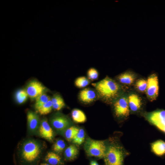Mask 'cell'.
I'll list each match as a JSON object with an SVG mask.
<instances>
[{
    "mask_svg": "<svg viewBox=\"0 0 165 165\" xmlns=\"http://www.w3.org/2000/svg\"><path fill=\"white\" fill-rule=\"evenodd\" d=\"M43 145L37 140L29 139L22 144L19 157L22 165H35L39 160L43 151Z\"/></svg>",
    "mask_w": 165,
    "mask_h": 165,
    "instance_id": "obj_1",
    "label": "cell"
},
{
    "mask_svg": "<svg viewBox=\"0 0 165 165\" xmlns=\"http://www.w3.org/2000/svg\"><path fill=\"white\" fill-rule=\"evenodd\" d=\"M92 85L96 90L98 96L103 100L111 102L118 98L120 93L119 85L114 80L106 77Z\"/></svg>",
    "mask_w": 165,
    "mask_h": 165,
    "instance_id": "obj_2",
    "label": "cell"
},
{
    "mask_svg": "<svg viewBox=\"0 0 165 165\" xmlns=\"http://www.w3.org/2000/svg\"><path fill=\"white\" fill-rule=\"evenodd\" d=\"M113 141L107 145L104 158L105 164L123 165L124 159L127 153L122 146Z\"/></svg>",
    "mask_w": 165,
    "mask_h": 165,
    "instance_id": "obj_3",
    "label": "cell"
},
{
    "mask_svg": "<svg viewBox=\"0 0 165 165\" xmlns=\"http://www.w3.org/2000/svg\"><path fill=\"white\" fill-rule=\"evenodd\" d=\"M107 148V145L104 141L90 138L87 139L84 145V150L88 156L99 158H104Z\"/></svg>",
    "mask_w": 165,
    "mask_h": 165,
    "instance_id": "obj_4",
    "label": "cell"
},
{
    "mask_svg": "<svg viewBox=\"0 0 165 165\" xmlns=\"http://www.w3.org/2000/svg\"><path fill=\"white\" fill-rule=\"evenodd\" d=\"M52 127L59 133H62L69 127L72 126V123L69 118L65 115L57 113L50 119Z\"/></svg>",
    "mask_w": 165,
    "mask_h": 165,
    "instance_id": "obj_5",
    "label": "cell"
},
{
    "mask_svg": "<svg viewBox=\"0 0 165 165\" xmlns=\"http://www.w3.org/2000/svg\"><path fill=\"white\" fill-rule=\"evenodd\" d=\"M115 113L118 117H127L129 114L130 110L128 100L123 97L117 98L114 104Z\"/></svg>",
    "mask_w": 165,
    "mask_h": 165,
    "instance_id": "obj_6",
    "label": "cell"
},
{
    "mask_svg": "<svg viewBox=\"0 0 165 165\" xmlns=\"http://www.w3.org/2000/svg\"><path fill=\"white\" fill-rule=\"evenodd\" d=\"M147 81V86L146 90L147 95L151 101H153L157 97L159 92L158 79L156 74L150 75Z\"/></svg>",
    "mask_w": 165,
    "mask_h": 165,
    "instance_id": "obj_7",
    "label": "cell"
},
{
    "mask_svg": "<svg viewBox=\"0 0 165 165\" xmlns=\"http://www.w3.org/2000/svg\"><path fill=\"white\" fill-rule=\"evenodd\" d=\"M148 120L163 132L165 129V110H159L148 114Z\"/></svg>",
    "mask_w": 165,
    "mask_h": 165,
    "instance_id": "obj_8",
    "label": "cell"
},
{
    "mask_svg": "<svg viewBox=\"0 0 165 165\" xmlns=\"http://www.w3.org/2000/svg\"><path fill=\"white\" fill-rule=\"evenodd\" d=\"M45 89V87L41 83L34 80L28 83L25 90L29 97L31 99H36L43 93Z\"/></svg>",
    "mask_w": 165,
    "mask_h": 165,
    "instance_id": "obj_9",
    "label": "cell"
},
{
    "mask_svg": "<svg viewBox=\"0 0 165 165\" xmlns=\"http://www.w3.org/2000/svg\"><path fill=\"white\" fill-rule=\"evenodd\" d=\"M38 132L41 137L50 142L53 141L54 138L53 131L46 118L41 120Z\"/></svg>",
    "mask_w": 165,
    "mask_h": 165,
    "instance_id": "obj_10",
    "label": "cell"
},
{
    "mask_svg": "<svg viewBox=\"0 0 165 165\" xmlns=\"http://www.w3.org/2000/svg\"><path fill=\"white\" fill-rule=\"evenodd\" d=\"M27 120L28 130L32 134L38 131L40 123L38 115L31 111H28L27 113Z\"/></svg>",
    "mask_w": 165,
    "mask_h": 165,
    "instance_id": "obj_11",
    "label": "cell"
},
{
    "mask_svg": "<svg viewBox=\"0 0 165 165\" xmlns=\"http://www.w3.org/2000/svg\"><path fill=\"white\" fill-rule=\"evenodd\" d=\"M80 100L83 102L89 103L94 101L97 97V94L93 90L89 88L81 90L79 94Z\"/></svg>",
    "mask_w": 165,
    "mask_h": 165,
    "instance_id": "obj_12",
    "label": "cell"
},
{
    "mask_svg": "<svg viewBox=\"0 0 165 165\" xmlns=\"http://www.w3.org/2000/svg\"><path fill=\"white\" fill-rule=\"evenodd\" d=\"M130 109L133 112L138 111L141 105L140 97L137 94H132L130 95L128 99Z\"/></svg>",
    "mask_w": 165,
    "mask_h": 165,
    "instance_id": "obj_13",
    "label": "cell"
},
{
    "mask_svg": "<svg viewBox=\"0 0 165 165\" xmlns=\"http://www.w3.org/2000/svg\"><path fill=\"white\" fill-rule=\"evenodd\" d=\"M44 160L46 163L51 165H61L62 164L61 157L54 152H48L45 157Z\"/></svg>",
    "mask_w": 165,
    "mask_h": 165,
    "instance_id": "obj_14",
    "label": "cell"
},
{
    "mask_svg": "<svg viewBox=\"0 0 165 165\" xmlns=\"http://www.w3.org/2000/svg\"><path fill=\"white\" fill-rule=\"evenodd\" d=\"M151 148L156 155L163 156L165 154V142L160 140H157L152 144Z\"/></svg>",
    "mask_w": 165,
    "mask_h": 165,
    "instance_id": "obj_15",
    "label": "cell"
},
{
    "mask_svg": "<svg viewBox=\"0 0 165 165\" xmlns=\"http://www.w3.org/2000/svg\"><path fill=\"white\" fill-rule=\"evenodd\" d=\"M79 153L77 148L74 145H72L67 147L64 150V157L67 160H72L75 159Z\"/></svg>",
    "mask_w": 165,
    "mask_h": 165,
    "instance_id": "obj_16",
    "label": "cell"
},
{
    "mask_svg": "<svg viewBox=\"0 0 165 165\" xmlns=\"http://www.w3.org/2000/svg\"><path fill=\"white\" fill-rule=\"evenodd\" d=\"M118 79L122 83L130 85L134 82L135 77L133 74L129 72H126L121 74L118 77Z\"/></svg>",
    "mask_w": 165,
    "mask_h": 165,
    "instance_id": "obj_17",
    "label": "cell"
},
{
    "mask_svg": "<svg viewBox=\"0 0 165 165\" xmlns=\"http://www.w3.org/2000/svg\"><path fill=\"white\" fill-rule=\"evenodd\" d=\"M72 118L73 120L77 123H83L86 121V116L84 113L81 110L75 109L71 113Z\"/></svg>",
    "mask_w": 165,
    "mask_h": 165,
    "instance_id": "obj_18",
    "label": "cell"
},
{
    "mask_svg": "<svg viewBox=\"0 0 165 165\" xmlns=\"http://www.w3.org/2000/svg\"><path fill=\"white\" fill-rule=\"evenodd\" d=\"M28 97L26 90L22 89L17 90L15 96L16 102L20 104L25 102L27 100Z\"/></svg>",
    "mask_w": 165,
    "mask_h": 165,
    "instance_id": "obj_19",
    "label": "cell"
},
{
    "mask_svg": "<svg viewBox=\"0 0 165 165\" xmlns=\"http://www.w3.org/2000/svg\"><path fill=\"white\" fill-rule=\"evenodd\" d=\"M35 99V108L36 110L51 100L49 96L44 93L38 96Z\"/></svg>",
    "mask_w": 165,
    "mask_h": 165,
    "instance_id": "obj_20",
    "label": "cell"
},
{
    "mask_svg": "<svg viewBox=\"0 0 165 165\" xmlns=\"http://www.w3.org/2000/svg\"><path fill=\"white\" fill-rule=\"evenodd\" d=\"M79 130L78 128L74 126L68 128L64 132V136L66 140L69 142L72 141Z\"/></svg>",
    "mask_w": 165,
    "mask_h": 165,
    "instance_id": "obj_21",
    "label": "cell"
},
{
    "mask_svg": "<svg viewBox=\"0 0 165 165\" xmlns=\"http://www.w3.org/2000/svg\"><path fill=\"white\" fill-rule=\"evenodd\" d=\"M53 108V104L51 100L43 105L37 111L41 115H46L50 113Z\"/></svg>",
    "mask_w": 165,
    "mask_h": 165,
    "instance_id": "obj_22",
    "label": "cell"
},
{
    "mask_svg": "<svg viewBox=\"0 0 165 165\" xmlns=\"http://www.w3.org/2000/svg\"><path fill=\"white\" fill-rule=\"evenodd\" d=\"M66 144L64 141L61 139H57L53 145V149L57 153H61L64 149Z\"/></svg>",
    "mask_w": 165,
    "mask_h": 165,
    "instance_id": "obj_23",
    "label": "cell"
},
{
    "mask_svg": "<svg viewBox=\"0 0 165 165\" xmlns=\"http://www.w3.org/2000/svg\"><path fill=\"white\" fill-rule=\"evenodd\" d=\"M85 133L84 130L82 129H79V130L73 139L74 143L80 145L82 144L85 140Z\"/></svg>",
    "mask_w": 165,
    "mask_h": 165,
    "instance_id": "obj_24",
    "label": "cell"
},
{
    "mask_svg": "<svg viewBox=\"0 0 165 165\" xmlns=\"http://www.w3.org/2000/svg\"><path fill=\"white\" fill-rule=\"evenodd\" d=\"M90 82L89 79L85 76L79 77L75 81V86L79 88L85 87L87 86Z\"/></svg>",
    "mask_w": 165,
    "mask_h": 165,
    "instance_id": "obj_25",
    "label": "cell"
},
{
    "mask_svg": "<svg viewBox=\"0 0 165 165\" xmlns=\"http://www.w3.org/2000/svg\"><path fill=\"white\" fill-rule=\"evenodd\" d=\"M136 87L138 90L141 92L146 91L147 86V81L143 79L138 80L135 84Z\"/></svg>",
    "mask_w": 165,
    "mask_h": 165,
    "instance_id": "obj_26",
    "label": "cell"
},
{
    "mask_svg": "<svg viewBox=\"0 0 165 165\" xmlns=\"http://www.w3.org/2000/svg\"><path fill=\"white\" fill-rule=\"evenodd\" d=\"M87 75L90 79L94 80L98 78L99 74L97 69L94 68H91L88 70Z\"/></svg>",
    "mask_w": 165,
    "mask_h": 165,
    "instance_id": "obj_27",
    "label": "cell"
},
{
    "mask_svg": "<svg viewBox=\"0 0 165 165\" xmlns=\"http://www.w3.org/2000/svg\"><path fill=\"white\" fill-rule=\"evenodd\" d=\"M53 104H55L64 101L62 97L58 94L54 95L51 99Z\"/></svg>",
    "mask_w": 165,
    "mask_h": 165,
    "instance_id": "obj_28",
    "label": "cell"
},
{
    "mask_svg": "<svg viewBox=\"0 0 165 165\" xmlns=\"http://www.w3.org/2000/svg\"><path fill=\"white\" fill-rule=\"evenodd\" d=\"M65 104L64 101L55 104H53V108L54 109L59 111L64 107Z\"/></svg>",
    "mask_w": 165,
    "mask_h": 165,
    "instance_id": "obj_29",
    "label": "cell"
},
{
    "mask_svg": "<svg viewBox=\"0 0 165 165\" xmlns=\"http://www.w3.org/2000/svg\"><path fill=\"white\" fill-rule=\"evenodd\" d=\"M90 165H99L95 161L92 160L90 162Z\"/></svg>",
    "mask_w": 165,
    "mask_h": 165,
    "instance_id": "obj_30",
    "label": "cell"
},
{
    "mask_svg": "<svg viewBox=\"0 0 165 165\" xmlns=\"http://www.w3.org/2000/svg\"><path fill=\"white\" fill-rule=\"evenodd\" d=\"M40 165H51L47 163H42Z\"/></svg>",
    "mask_w": 165,
    "mask_h": 165,
    "instance_id": "obj_31",
    "label": "cell"
},
{
    "mask_svg": "<svg viewBox=\"0 0 165 165\" xmlns=\"http://www.w3.org/2000/svg\"><path fill=\"white\" fill-rule=\"evenodd\" d=\"M165 133V129L164 130V131H163Z\"/></svg>",
    "mask_w": 165,
    "mask_h": 165,
    "instance_id": "obj_32",
    "label": "cell"
}]
</instances>
